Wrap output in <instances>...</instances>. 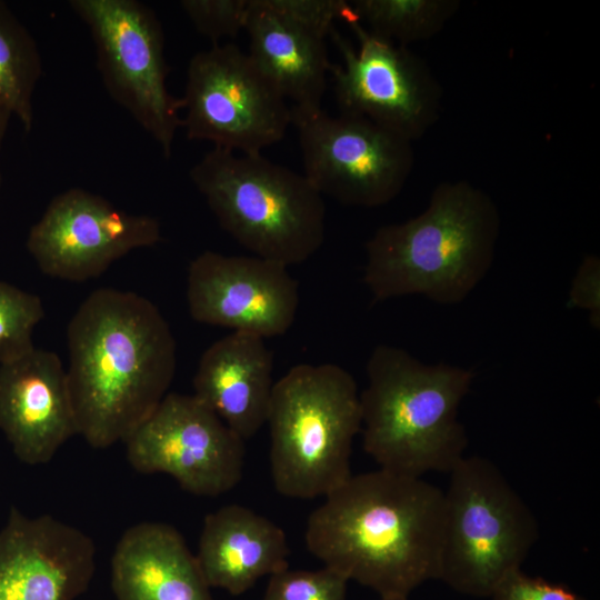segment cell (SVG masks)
I'll list each match as a JSON object with an SVG mask.
<instances>
[{
  "label": "cell",
  "mask_w": 600,
  "mask_h": 600,
  "mask_svg": "<svg viewBox=\"0 0 600 600\" xmlns=\"http://www.w3.org/2000/svg\"><path fill=\"white\" fill-rule=\"evenodd\" d=\"M67 339L78 434L96 449L124 442L173 380L177 346L167 320L136 292L101 288L80 304Z\"/></svg>",
  "instance_id": "cell-1"
},
{
  "label": "cell",
  "mask_w": 600,
  "mask_h": 600,
  "mask_svg": "<svg viewBox=\"0 0 600 600\" xmlns=\"http://www.w3.org/2000/svg\"><path fill=\"white\" fill-rule=\"evenodd\" d=\"M444 493L383 469L351 476L307 522L308 550L383 597H409L439 579Z\"/></svg>",
  "instance_id": "cell-2"
},
{
  "label": "cell",
  "mask_w": 600,
  "mask_h": 600,
  "mask_svg": "<svg viewBox=\"0 0 600 600\" xmlns=\"http://www.w3.org/2000/svg\"><path fill=\"white\" fill-rule=\"evenodd\" d=\"M499 232L489 194L467 181L441 182L423 212L367 241L363 281L377 301L422 294L459 303L489 271Z\"/></svg>",
  "instance_id": "cell-3"
},
{
  "label": "cell",
  "mask_w": 600,
  "mask_h": 600,
  "mask_svg": "<svg viewBox=\"0 0 600 600\" xmlns=\"http://www.w3.org/2000/svg\"><path fill=\"white\" fill-rule=\"evenodd\" d=\"M367 377L359 394L364 451L380 469L402 476L450 472L468 444L458 409L474 373L424 364L401 348L379 344Z\"/></svg>",
  "instance_id": "cell-4"
},
{
  "label": "cell",
  "mask_w": 600,
  "mask_h": 600,
  "mask_svg": "<svg viewBox=\"0 0 600 600\" xmlns=\"http://www.w3.org/2000/svg\"><path fill=\"white\" fill-rule=\"evenodd\" d=\"M189 174L220 227L254 256L289 267L322 246L323 197L303 173L261 153L213 148Z\"/></svg>",
  "instance_id": "cell-5"
},
{
  "label": "cell",
  "mask_w": 600,
  "mask_h": 600,
  "mask_svg": "<svg viewBox=\"0 0 600 600\" xmlns=\"http://www.w3.org/2000/svg\"><path fill=\"white\" fill-rule=\"evenodd\" d=\"M267 423L271 477L280 494L326 497L352 476L361 408L357 382L342 367H292L273 384Z\"/></svg>",
  "instance_id": "cell-6"
},
{
  "label": "cell",
  "mask_w": 600,
  "mask_h": 600,
  "mask_svg": "<svg viewBox=\"0 0 600 600\" xmlns=\"http://www.w3.org/2000/svg\"><path fill=\"white\" fill-rule=\"evenodd\" d=\"M449 473L439 579L460 593L491 597L536 543L537 520L490 460L463 457Z\"/></svg>",
  "instance_id": "cell-7"
},
{
  "label": "cell",
  "mask_w": 600,
  "mask_h": 600,
  "mask_svg": "<svg viewBox=\"0 0 600 600\" xmlns=\"http://www.w3.org/2000/svg\"><path fill=\"white\" fill-rule=\"evenodd\" d=\"M69 6L89 29L107 92L169 158L182 126V99L167 87L164 34L157 14L137 0H70Z\"/></svg>",
  "instance_id": "cell-8"
},
{
  "label": "cell",
  "mask_w": 600,
  "mask_h": 600,
  "mask_svg": "<svg viewBox=\"0 0 600 600\" xmlns=\"http://www.w3.org/2000/svg\"><path fill=\"white\" fill-rule=\"evenodd\" d=\"M181 99V127L189 140L237 153L260 154L291 124L288 101L233 43H213L190 59Z\"/></svg>",
  "instance_id": "cell-9"
},
{
  "label": "cell",
  "mask_w": 600,
  "mask_h": 600,
  "mask_svg": "<svg viewBox=\"0 0 600 600\" xmlns=\"http://www.w3.org/2000/svg\"><path fill=\"white\" fill-rule=\"evenodd\" d=\"M303 176L323 197L358 207H379L403 189L413 168L412 142L368 119L322 108L291 110Z\"/></svg>",
  "instance_id": "cell-10"
},
{
  "label": "cell",
  "mask_w": 600,
  "mask_h": 600,
  "mask_svg": "<svg viewBox=\"0 0 600 600\" xmlns=\"http://www.w3.org/2000/svg\"><path fill=\"white\" fill-rule=\"evenodd\" d=\"M342 20L358 39L354 49L333 28L341 64H331L340 113L362 117L409 141L420 139L438 120L442 90L423 60L408 47L370 33L349 7Z\"/></svg>",
  "instance_id": "cell-11"
},
{
  "label": "cell",
  "mask_w": 600,
  "mask_h": 600,
  "mask_svg": "<svg viewBox=\"0 0 600 600\" xmlns=\"http://www.w3.org/2000/svg\"><path fill=\"white\" fill-rule=\"evenodd\" d=\"M139 473H166L198 497L233 489L244 466V440L193 394L168 393L124 441Z\"/></svg>",
  "instance_id": "cell-12"
},
{
  "label": "cell",
  "mask_w": 600,
  "mask_h": 600,
  "mask_svg": "<svg viewBox=\"0 0 600 600\" xmlns=\"http://www.w3.org/2000/svg\"><path fill=\"white\" fill-rule=\"evenodd\" d=\"M161 240L154 217L133 214L100 194L71 188L49 202L27 237V249L47 276L83 282L130 251Z\"/></svg>",
  "instance_id": "cell-13"
},
{
  "label": "cell",
  "mask_w": 600,
  "mask_h": 600,
  "mask_svg": "<svg viewBox=\"0 0 600 600\" xmlns=\"http://www.w3.org/2000/svg\"><path fill=\"white\" fill-rule=\"evenodd\" d=\"M187 281L198 322L266 339L286 333L296 319L299 283L279 262L204 251L191 261Z\"/></svg>",
  "instance_id": "cell-14"
},
{
  "label": "cell",
  "mask_w": 600,
  "mask_h": 600,
  "mask_svg": "<svg viewBox=\"0 0 600 600\" xmlns=\"http://www.w3.org/2000/svg\"><path fill=\"white\" fill-rule=\"evenodd\" d=\"M96 553L77 527L11 506L0 530V600H76L93 579Z\"/></svg>",
  "instance_id": "cell-15"
},
{
  "label": "cell",
  "mask_w": 600,
  "mask_h": 600,
  "mask_svg": "<svg viewBox=\"0 0 600 600\" xmlns=\"http://www.w3.org/2000/svg\"><path fill=\"white\" fill-rule=\"evenodd\" d=\"M0 431L29 466L50 462L78 434L67 370L53 351L34 347L0 364Z\"/></svg>",
  "instance_id": "cell-16"
},
{
  "label": "cell",
  "mask_w": 600,
  "mask_h": 600,
  "mask_svg": "<svg viewBox=\"0 0 600 600\" xmlns=\"http://www.w3.org/2000/svg\"><path fill=\"white\" fill-rule=\"evenodd\" d=\"M272 371L273 354L264 339L233 331L201 356L192 381L193 396L247 440L267 423Z\"/></svg>",
  "instance_id": "cell-17"
},
{
  "label": "cell",
  "mask_w": 600,
  "mask_h": 600,
  "mask_svg": "<svg viewBox=\"0 0 600 600\" xmlns=\"http://www.w3.org/2000/svg\"><path fill=\"white\" fill-rule=\"evenodd\" d=\"M117 600H214L182 534L164 522L144 521L120 537L110 563Z\"/></svg>",
  "instance_id": "cell-18"
},
{
  "label": "cell",
  "mask_w": 600,
  "mask_h": 600,
  "mask_svg": "<svg viewBox=\"0 0 600 600\" xmlns=\"http://www.w3.org/2000/svg\"><path fill=\"white\" fill-rule=\"evenodd\" d=\"M284 531L240 504H227L204 517L194 554L210 588L232 596L251 589L264 576L289 567Z\"/></svg>",
  "instance_id": "cell-19"
},
{
  "label": "cell",
  "mask_w": 600,
  "mask_h": 600,
  "mask_svg": "<svg viewBox=\"0 0 600 600\" xmlns=\"http://www.w3.org/2000/svg\"><path fill=\"white\" fill-rule=\"evenodd\" d=\"M249 56L293 111L322 108L331 64L324 38L271 10L263 0H249L244 24Z\"/></svg>",
  "instance_id": "cell-20"
},
{
  "label": "cell",
  "mask_w": 600,
  "mask_h": 600,
  "mask_svg": "<svg viewBox=\"0 0 600 600\" xmlns=\"http://www.w3.org/2000/svg\"><path fill=\"white\" fill-rule=\"evenodd\" d=\"M42 58L27 27L0 1V106L26 132L34 122L33 96L42 76Z\"/></svg>",
  "instance_id": "cell-21"
},
{
  "label": "cell",
  "mask_w": 600,
  "mask_h": 600,
  "mask_svg": "<svg viewBox=\"0 0 600 600\" xmlns=\"http://www.w3.org/2000/svg\"><path fill=\"white\" fill-rule=\"evenodd\" d=\"M349 3L370 33L403 47L438 34L461 6L459 0H353Z\"/></svg>",
  "instance_id": "cell-22"
},
{
  "label": "cell",
  "mask_w": 600,
  "mask_h": 600,
  "mask_svg": "<svg viewBox=\"0 0 600 600\" xmlns=\"http://www.w3.org/2000/svg\"><path fill=\"white\" fill-rule=\"evenodd\" d=\"M43 317L40 297L0 280V364L34 348L33 330Z\"/></svg>",
  "instance_id": "cell-23"
},
{
  "label": "cell",
  "mask_w": 600,
  "mask_h": 600,
  "mask_svg": "<svg viewBox=\"0 0 600 600\" xmlns=\"http://www.w3.org/2000/svg\"><path fill=\"white\" fill-rule=\"evenodd\" d=\"M348 579L326 567L319 570H291L271 574L262 600H347Z\"/></svg>",
  "instance_id": "cell-24"
},
{
  "label": "cell",
  "mask_w": 600,
  "mask_h": 600,
  "mask_svg": "<svg viewBox=\"0 0 600 600\" xmlns=\"http://www.w3.org/2000/svg\"><path fill=\"white\" fill-rule=\"evenodd\" d=\"M180 7L199 33L218 43L244 30L249 0H182Z\"/></svg>",
  "instance_id": "cell-25"
},
{
  "label": "cell",
  "mask_w": 600,
  "mask_h": 600,
  "mask_svg": "<svg viewBox=\"0 0 600 600\" xmlns=\"http://www.w3.org/2000/svg\"><path fill=\"white\" fill-rule=\"evenodd\" d=\"M274 12L299 27L327 38L333 22L341 19L348 8L343 0H263Z\"/></svg>",
  "instance_id": "cell-26"
},
{
  "label": "cell",
  "mask_w": 600,
  "mask_h": 600,
  "mask_svg": "<svg viewBox=\"0 0 600 600\" xmlns=\"http://www.w3.org/2000/svg\"><path fill=\"white\" fill-rule=\"evenodd\" d=\"M493 600H586L568 587L530 577L516 569L509 572L491 594Z\"/></svg>",
  "instance_id": "cell-27"
},
{
  "label": "cell",
  "mask_w": 600,
  "mask_h": 600,
  "mask_svg": "<svg viewBox=\"0 0 600 600\" xmlns=\"http://www.w3.org/2000/svg\"><path fill=\"white\" fill-rule=\"evenodd\" d=\"M569 304L589 312L594 328L600 327V260L588 254L580 263L569 291Z\"/></svg>",
  "instance_id": "cell-28"
},
{
  "label": "cell",
  "mask_w": 600,
  "mask_h": 600,
  "mask_svg": "<svg viewBox=\"0 0 600 600\" xmlns=\"http://www.w3.org/2000/svg\"><path fill=\"white\" fill-rule=\"evenodd\" d=\"M11 119V114L0 106V188L2 184L1 154Z\"/></svg>",
  "instance_id": "cell-29"
},
{
  "label": "cell",
  "mask_w": 600,
  "mask_h": 600,
  "mask_svg": "<svg viewBox=\"0 0 600 600\" xmlns=\"http://www.w3.org/2000/svg\"><path fill=\"white\" fill-rule=\"evenodd\" d=\"M379 600H409V597H380Z\"/></svg>",
  "instance_id": "cell-30"
}]
</instances>
